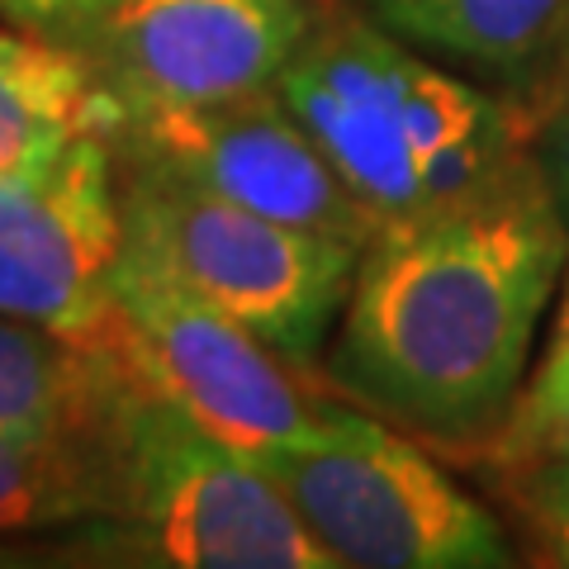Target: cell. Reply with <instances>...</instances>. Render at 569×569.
Returning a JSON list of instances; mask_svg holds the SVG:
<instances>
[{"instance_id": "obj_1", "label": "cell", "mask_w": 569, "mask_h": 569, "mask_svg": "<svg viewBox=\"0 0 569 569\" xmlns=\"http://www.w3.org/2000/svg\"><path fill=\"white\" fill-rule=\"evenodd\" d=\"M569 228L531 152L493 186L380 228L356 261L323 366L337 395L437 447H479L527 385Z\"/></svg>"}, {"instance_id": "obj_2", "label": "cell", "mask_w": 569, "mask_h": 569, "mask_svg": "<svg viewBox=\"0 0 569 569\" xmlns=\"http://www.w3.org/2000/svg\"><path fill=\"white\" fill-rule=\"evenodd\" d=\"M276 96L328 152L376 233L493 186L531 138L503 100L356 10L323 14Z\"/></svg>"}, {"instance_id": "obj_3", "label": "cell", "mask_w": 569, "mask_h": 569, "mask_svg": "<svg viewBox=\"0 0 569 569\" xmlns=\"http://www.w3.org/2000/svg\"><path fill=\"white\" fill-rule=\"evenodd\" d=\"M110 546L176 569H337L247 451L133 385L110 427ZM100 527V522H96Z\"/></svg>"}, {"instance_id": "obj_4", "label": "cell", "mask_w": 569, "mask_h": 569, "mask_svg": "<svg viewBox=\"0 0 569 569\" xmlns=\"http://www.w3.org/2000/svg\"><path fill=\"white\" fill-rule=\"evenodd\" d=\"M119 194L133 261L238 318L295 366L323 361L361 261L356 247L266 219L138 157L119 176Z\"/></svg>"}, {"instance_id": "obj_5", "label": "cell", "mask_w": 569, "mask_h": 569, "mask_svg": "<svg viewBox=\"0 0 569 569\" xmlns=\"http://www.w3.org/2000/svg\"><path fill=\"white\" fill-rule=\"evenodd\" d=\"M257 466L337 569H493L508 531L395 422L332 403L309 437Z\"/></svg>"}, {"instance_id": "obj_6", "label": "cell", "mask_w": 569, "mask_h": 569, "mask_svg": "<svg viewBox=\"0 0 569 569\" xmlns=\"http://www.w3.org/2000/svg\"><path fill=\"white\" fill-rule=\"evenodd\" d=\"M100 347L119 356L142 389L252 460L309 437L332 408V399L305 385V366L129 252L119 261L114 313Z\"/></svg>"}, {"instance_id": "obj_7", "label": "cell", "mask_w": 569, "mask_h": 569, "mask_svg": "<svg viewBox=\"0 0 569 569\" xmlns=\"http://www.w3.org/2000/svg\"><path fill=\"white\" fill-rule=\"evenodd\" d=\"M119 138L138 162L176 171L266 219L337 238L356 252L376 238V219L276 91L209 104L123 100Z\"/></svg>"}, {"instance_id": "obj_8", "label": "cell", "mask_w": 569, "mask_h": 569, "mask_svg": "<svg viewBox=\"0 0 569 569\" xmlns=\"http://www.w3.org/2000/svg\"><path fill=\"white\" fill-rule=\"evenodd\" d=\"M114 138L0 176V313L100 347L123 261Z\"/></svg>"}, {"instance_id": "obj_9", "label": "cell", "mask_w": 569, "mask_h": 569, "mask_svg": "<svg viewBox=\"0 0 569 569\" xmlns=\"http://www.w3.org/2000/svg\"><path fill=\"white\" fill-rule=\"evenodd\" d=\"M318 24V0H114L91 48L119 100L209 104L276 91Z\"/></svg>"}, {"instance_id": "obj_10", "label": "cell", "mask_w": 569, "mask_h": 569, "mask_svg": "<svg viewBox=\"0 0 569 569\" xmlns=\"http://www.w3.org/2000/svg\"><path fill=\"white\" fill-rule=\"evenodd\" d=\"M123 100L86 48L0 29V176L29 171L77 138H119Z\"/></svg>"}, {"instance_id": "obj_11", "label": "cell", "mask_w": 569, "mask_h": 569, "mask_svg": "<svg viewBox=\"0 0 569 569\" xmlns=\"http://www.w3.org/2000/svg\"><path fill=\"white\" fill-rule=\"evenodd\" d=\"M133 385L104 347L0 313V432L33 441L104 437Z\"/></svg>"}, {"instance_id": "obj_12", "label": "cell", "mask_w": 569, "mask_h": 569, "mask_svg": "<svg viewBox=\"0 0 569 569\" xmlns=\"http://www.w3.org/2000/svg\"><path fill=\"white\" fill-rule=\"evenodd\" d=\"M418 52L447 58L489 77L560 58L569 43V0H347Z\"/></svg>"}, {"instance_id": "obj_13", "label": "cell", "mask_w": 569, "mask_h": 569, "mask_svg": "<svg viewBox=\"0 0 569 569\" xmlns=\"http://www.w3.org/2000/svg\"><path fill=\"white\" fill-rule=\"evenodd\" d=\"M110 498V432L91 441H33L0 432V537L104 522Z\"/></svg>"}, {"instance_id": "obj_14", "label": "cell", "mask_w": 569, "mask_h": 569, "mask_svg": "<svg viewBox=\"0 0 569 569\" xmlns=\"http://www.w3.org/2000/svg\"><path fill=\"white\" fill-rule=\"evenodd\" d=\"M475 451L485 456L493 475L531 466V460L569 456V376H531L512 399L508 418Z\"/></svg>"}, {"instance_id": "obj_15", "label": "cell", "mask_w": 569, "mask_h": 569, "mask_svg": "<svg viewBox=\"0 0 569 569\" xmlns=\"http://www.w3.org/2000/svg\"><path fill=\"white\" fill-rule=\"evenodd\" d=\"M498 479L508 485V498L518 508V522L537 560L569 569V456L498 470Z\"/></svg>"}, {"instance_id": "obj_16", "label": "cell", "mask_w": 569, "mask_h": 569, "mask_svg": "<svg viewBox=\"0 0 569 569\" xmlns=\"http://www.w3.org/2000/svg\"><path fill=\"white\" fill-rule=\"evenodd\" d=\"M110 6L114 0H0V14L14 29L43 33V39H58L71 48H91Z\"/></svg>"}, {"instance_id": "obj_17", "label": "cell", "mask_w": 569, "mask_h": 569, "mask_svg": "<svg viewBox=\"0 0 569 569\" xmlns=\"http://www.w3.org/2000/svg\"><path fill=\"white\" fill-rule=\"evenodd\" d=\"M527 152L550 190V204H556V213L569 228V91L550 100V110L531 123Z\"/></svg>"}, {"instance_id": "obj_18", "label": "cell", "mask_w": 569, "mask_h": 569, "mask_svg": "<svg viewBox=\"0 0 569 569\" xmlns=\"http://www.w3.org/2000/svg\"><path fill=\"white\" fill-rule=\"evenodd\" d=\"M537 376H569V295L560 305V318H556V337H550V347L541 356Z\"/></svg>"}, {"instance_id": "obj_19", "label": "cell", "mask_w": 569, "mask_h": 569, "mask_svg": "<svg viewBox=\"0 0 569 569\" xmlns=\"http://www.w3.org/2000/svg\"><path fill=\"white\" fill-rule=\"evenodd\" d=\"M569 91V43L560 48V77H556V96H565Z\"/></svg>"}]
</instances>
